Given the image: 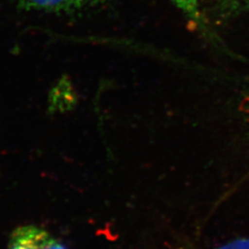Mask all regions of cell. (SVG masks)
Wrapping results in <instances>:
<instances>
[{
    "mask_svg": "<svg viewBox=\"0 0 249 249\" xmlns=\"http://www.w3.org/2000/svg\"><path fill=\"white\" fill-rule=\"evenodd\" d=\"M178 8L181 9L187 18L190 19L196 26L201 24V15L198 8V0H172Z\"/></svg>",
    "mask_w": 249,
    "mask_h": 249,
    "instance_id": "cell-4",
    "label": "cell"
},
{
    "mask_svg": "<svg viewBox=\"0 0 249 249\" xmlns=\"http://www.w3.org/2000/svg\"><path fill=\"white\" fill-rule=\"evenodd\" d=\"M8 249H69L53 233L36 224H21L11 231Z\"/></svg>",
    "mask_w": 249,
    "mask_h": 249,
    "instance_id": "cell-1",
    "label": "cell"
},
{
    "mask_svg": "<svg viewBox=\"0 0 249 249\" xmlns=\"http://www.w3.org/2000/svg\"><path fill=\"white\" fill-rule=\"evenodd\" d=\"M105 0H18L20 6L27 10L45 12H73L89 8Z\"/></svg>",
    "mask_w": 249,
    "mask_h": 249,
    "instance_id": "cell-2",
    "label": "cell"
},
{
    "mask_svg": "<svg viewBox=\"0 0 249 249\" xmlns=\"http://www.w3.org/2000/svg\"><path fill=\"white\" fill-rule=\"evenodd\" d=\"M215 249H249V238L241 237L233 239Z\"/></svg>",
    "mask_w": 249,
    "mask_h": 249,
    "instance_id": "cell-5",
    "label": "cell"
},
{
    "mask_svg": "<svg viewBox=\"0 0 249 249\" xmlns=\"http://www.w3.org/2000/svg\"><path fill=\"white\" fill-rule=\"evenodd\" d=\"M73 92L71 85L65 80L59 82L53 89L51 94V107L57 110H66L71 108L73 104Z\"/></svg>",
    "mask_w": 249,
    "mask_h": 249,
    "instance_id": "cell-3",
    "label": "cell"
}]
</instances>
